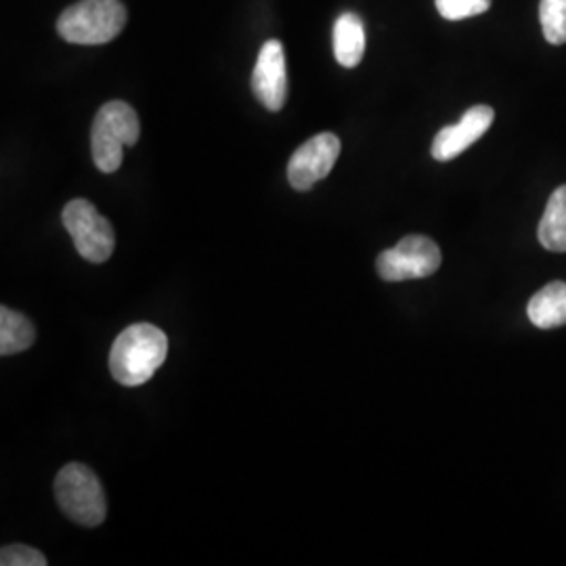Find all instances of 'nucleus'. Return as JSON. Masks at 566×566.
Here are the masks:
<instances>
[{"label": "nucleus", "mask_w": 566, "mask_h": 566, "mask_svg": "<svg viewBox=\"0 0 566 566\" xmlns=\"http://www.w3.org/2000/svg\"><path fill=\"white\" fill-rule=\"evenodd\" d=\"M168 355V338L160 327L135 324L126 327L109 353V371L122 386H142L154 378Z\"/></svg>", "instance_id": "nucleus-1"}, {"label": "nucleus", "mask_w": 566, "mask_h": 566, "mask_svg": "<svg viewBox=\"0 0 566 566\" xmlns=\"http://www.w3.org/2000/svg\"><path fill=\"white\" fill-rule=\"evenodd\" d=\"M139 116L128 103H105L91 128V149L97 168L105 175L116 172L124 160V149L139 142Z\"/></svg>", "instance_id": "nucleus-2"}, {"label": "nucleus", "mask_w": 566, "mask_h": 566, "mask_svg": "<svg viewBox=\"0 0 566 566\" xmlns=\"http://www.w3.org/2000/svg\"><path fill=\"white\" fill-rule=\"evenodd\" d=\"M126 25V7L120 0H81L67 7L57 20V32L72 44H105Z\"/></svg>", "instance_id": "nucleus-3"}, {"label": "nucleus", "mask_w": 566, "mask_h": 566, "mask_svg": "<svg viewBox=\"0 0 566 566\" xmlns=\"http://www.w3.org/2000/svg\"><path fill=\"white\" fill-rule=\"evenodd\" d=\"M55 500L76 525L99 526L107 516L102 483L84 464H67L61 470L55 479Z\"/></svg>", "instance_id": "nucleus-4"}, {"label": "nucleus", "mask_w": 566, "mask_h": 566, "mask_svg": "<svg viewBox=\"0 0 566 566\" xmlns=\"http://www.w3.org/2000/svg\"><path fill=\"white\" fill-rule=\"evenodd\" d=\"M76 250L88 263H105L114 254L116 235L112 223L88 200H72L61 214Z\"/></svg>", "instance_id": "nucleus-5"}, {"label": "nucleus", "mask_w": 566, "mask_h": 566, "mask_svg": "<svg viewBox=\"0 0 566 566\" xmlns=\"http://www.w3.org/2000/svg\"><path fill=\"white\" fill-rule=\"evenodd\" d=\"M441 261V250L430 238L407 235L378 256L376 269L385 282H407L430 277L439 271Z\"/></svg>", "instance_id": "nucleus-6"}, {"label": "nucleus", "mask_w": 566, "mask_h": 566, "mask_svg": "<svg viewBox=\"0 0 566 566\" xmlns=\"http://www.w3.org/2000/svg\"><path fill=\"white\" fill-rule=\"evenodd\" d=\"M340 156V139L334 133H322L303 143L287 164V181L296 191H308L325 179Z\"/></svg>", "instance_id": "nucleus-7"}, {"label": "nucleus", "mask_w": 566, "mask_h": 566, "mask_svg": "<svg viewBox=\"0 0 566 566\" xmlns=\"http://www.w3.org/2000/svg\"><path fill=\"white\" fill-rule=\"evenodd\" d=\"M252 91L269 112H280L287 99L285 51L280 41H266L261 46L252 74Z\"/></svg>", "instance_id": "nucleus-8"}, {"label": "nucleus", "mask_w": 566, "mask_h": 566, "mask_svg": "<svg viewBox=\"0 0 566 566\" xmlns=\"http://www.w3.org/2000/svg\"><path fill=\"white\" fill-rule=\"evenodd\" d=\"M495 112L489 105H474L465 112L462 120L446 126L432 142V158L439 163H449L464 154L472 143L479 142L491 128Z\"/></svg>", "instance_id": "nucleus-9"}, {"label": "nucleus", "mask_w": 566, "mask_h": 566, "mask_svg": "<svg viewBox=\"0 0 566 566\" xmlns=\"http://www.w3.org/2000/svg\"><path fill=\"white\" fill-rule=\"evenodd\" d=\"M526 315L539 329L566 325V283L552 282L542 287L526 306Z\"/></svg>", "instance_id": "nucleus-10"}, {"label": "nucleus", "mask_w": 566, "mask_h": 566, "mask_svg": "<svg viewBox=\"0 0 566 566\" xmlns=\"http://www.w3.org/2000/svg\"><path fill=\"white\" fill-rule=\"evenodd\" d=\"M365 55V25L359 15L343 13L334 23V57L343 67H357Z\"/></svg>", "instance_id": "nucleus-11"}, {"label": "nucleus", "mask_w": 566, "mask_h": 566, "mask_svg": "<svg viewBox=\"0 0 566 566\" xmlns=\"http://www.w3.org/2000/svg\"><path fill=\"white\" fill-rule=\"evenodd\" d=\"M537 235L549 252H566V185L558 187L547 200Z\"/></svg>", "instance_id": "nucleus-12"}, {"label": "nucleus", "mask_w": 566, "mask_h": 566, "mask_svg": "<svg viewBox=\"0 0 566 566\" xmlns=\"http://www.w3.org/2000/svg\"><path fill=\"white\" fill-rule=\"evenodd\" d=\"M36 340V329L32 322L18 311L2 306L0 308V355H18L28 350Z\"/></svg>", "instance_id": "nucleus-13"}, {"label": "nucleus", "mask_w": 566, "mask_h": 566, "mask_svg": "<svg viewBox=\"0 0 566 566\" xmlns=\"http://www.w3.org/2000/svg\"><path fill=\"white\" fill-rule=\"evenodd\" d=\"M539 21L544 39L549 44L566 42V0H542L539 2Z\"/></svg>", "instance_id": "nucleus-14"}, {"label": "nucleus", "mask_w": 566, "mask_h": 566, "mask_svg": "<svg viewBox=\"0 0 566 566\" xmlns=\"http://www.w3.org/2000/svg\"><path fill=\"white\" fill-rule=\"evenodd\" d=\"M441 18L449 21L468 20L489 11L491 0H434Z\"/></svg>", "instance_id": "nucleus-15"}, {"label": "nucleus", "mask_w": 566, "mask_h": 566, "mask_svg": "<svg viewBox=\"0 0 566 566\" xmlns=\"http://www.w3.org/2000/svg\"><path fill=\"white\" fill-rule=\"evenodd\" d=\"M0 565L2 566H44L46 558L44 554L34 549V547L15 544V546H4L0 552Z\"/></svg>", "instance_id": "nucleus-16"}]
</instances>
